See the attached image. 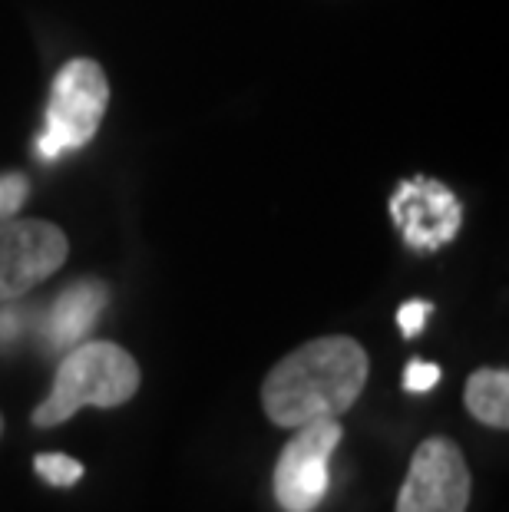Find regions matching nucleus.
Listing matches in <instances>:
<instances>
[{"instance_id":"nucleus-10","label":"nucleus","mask_w":509,"mask_h":512,"mask_svg":"<svg viewBox=\"0 0 509 512\" xmlns=\"http://www.w3.org/2000/svg\"><path fill=\"white\" fill-rule=\"evenodd\" d=\"M34 470L43 483H50V486H77L83 479V463L63 453H37Z\"/></svg>"},{"instance_id":"nucleus-4","label":"nucleus","mask_w":509,"mask_h":512,"mask_svg":"<svg viewBox=\"0 0 509 512\" xmlns=\"http://www.w3.org/2000/svg\"><path fill=\"white\" fill-rule=\"evenodd\" d=\"M344 437L338 420H314L298 427L275 463V499L285 512H314L331 486V453Z\"/></svg>"},{"instance_id":"nucleus-2","label":"nucleus","mask_w":509,"mask_h":512,"mask_svg":"<svg viewBox=\"0 0 509 512\" xmlns=\"http://www.w3.org/2000/svg\"><path fill=\"white\" fill-rule=\"evenodd\" d=\"M139 364L136 357L113 341H86L77 344L63 357V364L53 377L47 400L34 410V427H60L83 407L113 410L133 400L139 390Z\"/></svg>"},{"instance_id":"nucleus-13","label":"nucleus","mask_w":509,"mask_h":512,"mask_svg":"<svg viewBox=\"0 0 509 512\" xmlns=\"http://www.w3.org/2000/svg\"><path fill=\"white\" fill-rule=\"evenodd\" d=\"M430 311H433L430 301H407V304H400V311H397L400 334H404V337H417L420 331H424Z\"/></svg>"},{"instance_id":"nucleus-1","label":"nucleus","mask_w":509,"mask_h":512,"mask_svg":"<svg viewBox=\"0 0 509 512\" xmlns=\"http://www.w3.org/2000/svg\"><path fill=\"white\" fill-rule=\"evenodd\" d=\"M371 361L354 337H314L272 367L262 407L275 427L298 430L314 420H338L364 394Z\"/></svg>"},{"instance_id":"nucleus-8","label":"nucleus","mask_w":509,"mask_h":512,"mask_svg":"<svg viewBox=\"0 0 509 512\" xmlns=\"http://www.w3.org/2000/svg\"><path fill=\"white\" fill-rule=\"evenodd\" d=\"M106 298H110V291L96 278H83L63 291L60 298L50 304L47 318H43V341H47L50 351H63V347L77 344L96 324V318H100V311L106 308Z\"/></svg>"},{"instance_id":"nucleus-7","label":"nucleus","mask_w":509,"mask_h":512,"mask_svg":"<svg viewBox=\"0 0 509 512\" xmlns=\"http://www.w3.org/2000/svg\"><path fill=\"white\" fill-rule=\"evenodd\" d=\"M391 219L404 232V242L417 252L453 242L460 232L463 212L447 185L437 179H407L397 185L391 199Z\"/></svg>"},{"instance_id":"nucleus-9","label":"nucleus","mask_w":509,"mask_h":512,"mask_svg":"<svg viewBox=\"0 0 509 512\" xmlns=\"http://www.w3.org/2000/svg\"><path fill=\"white\" fill-rule=\"evenodd\" d=\"M463 403L483 427L506 430L509 427V374L496 367H480L467 380Z\"/></svg>"},{"instance_id":"nucleus-14","label":"nucleus","mask_w":509,"mask_h":512,"mask_svg":"<svg viewBox=\"0 0 509 512\" xmlns=\"http://www.w3.org/2000/svg\"><path fill=\"white\" fill-rule=\"evenodd\" d=\"M20 334V314L17 311H0V347L17 341Z\"/></svg>"},{"instance_id":"nucleus-11","label":"nucleus","mask_w":509,"mask_h":512,"mask_svg":"<svg viewBox=\"0 0 509 512\" xmlns=\"http://www.w3.org/2000/svg\"><path fill=\"white\" fill-rule=\"evenodd\" d=\"M27 195H30L27 176H20V172H4V176H0V222L14 219L20 212V205L27 202Z\"/></svg>"},{"instance_id":"nucleus-12","label":"nucleus","mask_w":509,"mask_h":512,"mask_svg":"<svg viewBox=\"0 0 509 512\" xmlns=\"http://www.w3.org/2000/svg\"><path fill=\"white\" fill-rule=\"evenodd\" d=\"M440 384V367L430 361H410L404 370V390L407 394H427Z\"/></svg>"},{"instance_id":"nucleus-15","label":"nucleus","mask_w":509,"mask_h":512,"mask_svg":"<svg viewBox=\"0 0 509 512\" xmlns=\"http://www.w3.org/2000/svg\"><path fill=\"white\" fill-rule=\"evenodd\" d=\"M0 437H4V417H0Z\"/></svg>"},{"instance_id":"nucleus-6","label":"nucleus","mask_w":509,"mask_h":512,"mask_svg":"<svg viewBox=\"0 0 509 512\" xmlns=\"http://www.w3.org/2000/svg\"><path fill=\"white\" fill-rule=\"evenodd\" d=\"M70 255L60 225L43 219L0 222V301H17L50 275H57Z\"/></svg>"},{"instance_id":"nucleus-3","label":"nucleus","mask_w":509,"mask_h":512,"mask_svg":"<svg viewBox=\"0 0 509 512\" xmlns=\"http://www.w3.org/2000/svg\"><path fill=\"white\" fill-rule=\"evenodd\" d=\"M110 103V83L96 60H70L57 73L47 103V126L37 139L40 159H60L63 152L83 149L100 129Z\"/></svg>"},{"instance_id":"nucleus-5","label":"nucleus","mask_w":509,"mask_h":512,"mask_svg":"<svg viewBox=\"0 0 509 512\" xmlns=\"http://www.w3.org/2000/svg\"><path fill=\"white\" fill-rule=\"evenodd\" d=\"M473 493L463 450L447 437H430L410 456L397 512H467Z\"/></svg>"}]
</instances>
